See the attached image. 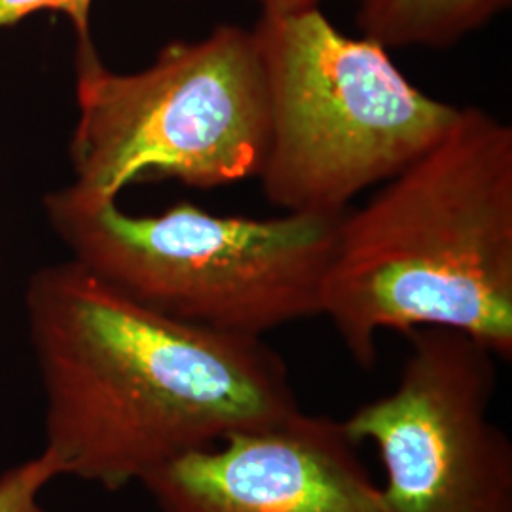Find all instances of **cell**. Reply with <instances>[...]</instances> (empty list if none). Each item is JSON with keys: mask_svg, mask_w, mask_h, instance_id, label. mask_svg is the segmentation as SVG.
<instances>
[{"mask_svg": "<svg viewBox=\"0 0 512 512\" xmlns=\"http://www.w3.org/2000/svg\"><path fill=\"white\" fill-rule=\"evenodd\" d=\"M25 315L59 475L118 492L173 459L294 414L264 336L181 321L73 258L38 270Z\"/></svg>", "mask_w": 512, "mask_h": 512, "instance_id": "6da1fadb", "label": "cell"}, {"mask_svg": "<svg viewBox=\"0 0 512 512\" xmlns=\"http://www.w3.org/2000/svg\"><path fill=\"white\" fill-rule=\"evenodd\" d=\"M319 315L363 368L382 330H458L512 359V128L459 107L372 200L344 213Z\"/></svg>", "mask_w": 512, "mask_h": 512, "instance_id": "7a4b0ae2", "label": "cell"}, {"mask_svg": "<svg viewBox=\"0 0 512 512\" xmlns=\"http://www.w3.org/2000/svg\"><path fill=\"white\" fill-rule=\"evenodd\" d=\"M44 211L74 262L120 293L181 321L251 336L319 315L344 217H224L190 202L129 215L74 184L50 192Z\"/></svg>", "mask_w": 512, "mask_h": 512, "instance_id": "3957f363", "label": "cell"}, {"mask_svg": "<svg viewBox=\"0 0 512 512\" xmlns=\"http://www.w3.org/2000/svg\"><path fill=\"white\" fill-rule=\"evenodd\" d=\"M253 33L270 99L258 181L283 213H346L433 147L458 114L416 88L380 42L338 31L321 8L262 12Z\"/></svg>", "mask_w": 512, "mask_h": 512, "instance_id": "277c9868", "label": "cell"}, {"mask_svg": "<svg viewBox=\"0 0 512 512\" xmlns=\"http://www.w3.org/2000/svg\"><path fill=\"white\" fill-rule=\"evenodd\" d=\"M74 90L73 184L93 198L150 179L213 190L258 179L266 162L270 99L253 29L222 23L126 74L78 38Z\"/></svg>", "mask_w": 512, "mask_h": 512, "instance_id": "5b68a950", "label": "cell"}, {"mask_svg": "<svg viewBox=\"0 0 512 512\" xmlns=\"http://www.w3.org/2000/svg\"><path fill=\"white\" fill-rule=\"evenodd\" d=\"M410 353L397 387L342 421L370 440L393 512H512V446L490 418L494 353L440 327L404 332Z\"/></svg>", "mask_w": 512, "mask_h": 512, "instance_id": "8992f818", "label": "cell"}, {"mask_svg": "<svg viewBox=\"0 0 512 512\" xmlns=\"http://www.w3.org/2000/svg\"><path fill=\"white\" fill-rule=\"evenodd\" d=\"M342 421L296 410L141 480L160 512H393Z\"/></svg>", "mask_w": 512, "mask_h": 512, "instance_id": "52a82bcc", "label": "cell"}, {"mask_svg": "<svg viewBox=\"0 0 512 512\" xmlns=\"http://www.w3.org/2000/svg\"><path fill=\"white\" fill-rule=\"evenodd\" d=\"M512 0H361L357 27L384 48L446 50L501 16Z\"/></svg>", "mask_w": 512, "mask_h": 512, "instance_id": "ba28073f", "label": "cell"}, {"mask_svg": "<svg viewBox=\"0 0 512 512\" xmlns=\"http://www.w3.org/2000/svg\"><path fill=\"white\" fill-rule=\"evenodd\" d=\"M59 475L55 459L42 450L0 475V512H46L38 495Z\"/></svg>", "mask_w": 512, "mask_h": 512, "instance_id": "9c48e42d", "label": "cell"}, {"mask_svg": "<svg viewBox=\"0 0 512 512\" xmlns=\"http://www.w3.org/2000/svg\"><path fill=\"white\" fill-rule=\"evenodd\" d=\"M93 0H0V29L12 27L40 10L63 12L71 19L76 37H90V12Z\"/></svg>", "mask_w": 512, "mask_h": 512, "instance_id": "30bf717a", "label": "cell"}, {"mask_svg": "<svg viewBox=\"0 0 512 512\" xmlns=\"http://www.w3.org/2000/svg\"><path fill=\"white\" fill-rule=\"evenodd\" d=\"M256 2L260 4L264 14H293L302 10L321 8L325 0H256Z\"/></svg>", "mask_w": 512, "mask_h": 512, "instance_id": "8fae6325", "label": "cell"}]
</instances>
